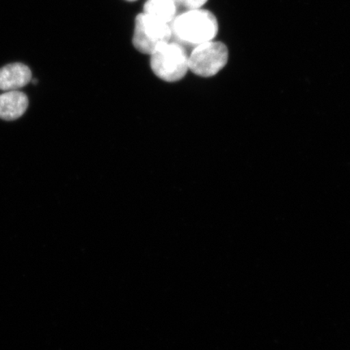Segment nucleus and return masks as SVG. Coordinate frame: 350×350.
Returning a JSON list of instances; mask_svg holds the SVG:
<instances>
[{
	"label": "nucleus",
	"instance_id": "20e7f679",
	"mask_svg": "<svg viewBox=\"0 0 350 350\" xmlns=\"http://www.w3.org/2000/svg\"><path fill=\"white\" fill-rule=\"evenodd\" d=\"M228 58L224 43L212 40L200 44L189 53V71L201 77H212L221 72Z\"/></svg>",
	"mask_w": 350,
	"mask_h": 350
},
{
	"label": "nucleus",
	"instance_id": "f03ea898",
	"mask_svg": "<svg viewBox=\"0 0 350 350\" xmlns=\"http://www.w3.org/2000/svg\"><path fill=\"white\" fill-rule=\"evenodd\" d=\"M150 66L155 75L166 82L182 80L189 71V53L187 48L170 41L150 55Z\"/></svg>",
	"mask_w": 350,
	"mask_h": 350
},
{
	"label": "nucleus",
	"instance_id": "6e6552de",
	"mask_svg": "<svg viewBox=\"0 0 350 350\" xmlns=\"http://www.w3.org/2000/svg\"><path fill=\"white\" fill-rule=\"evenodd\" d=\"M178 7H183L187 10H199L206 4L208 0H174Z\"/></svg>",
	"mask_w": 350,
	"mask_h": 350
},
{
	"label": "nucleus",
	"instance_id": "9d476101",
	"mask_svg": "<svg viewBox=\"0 0 350 350\" xmlns=\"http://www.w3.org/2000/svg\"><path fill=\"white\" fill-rule=\"evenodd\" d=\"M175 3H176V2H175Z\"/></svg>",
	"mask_w": 350,
	"mask_h": 350
},
{
	"label": "nucleus",
	"instance_id": "423d86ee",
	"mask_svg": "<svg viewBox=\"0 0 350 350\" xmlns=\"http://www.w3.org/2000/svg\"><path fill=\"white\" fill-rule=\"evenodd\" d=\"M27 96L19 90L8 91L0 94V119L13 121L19 119L27 111Z\"/></svg>",
	"mask_w": 350,
	"mask_h": 350
},
{
	"label": "nucleus",
	"instance_id": "39448f33",
	"mask_svg": "<svg viewBox=\"0 0 350 350\" xmlns=\"http://www.w3.org/2000/svg\"><path fill=\"white\" fill-rule=\"evenodd\" d=\"M32 81V72L27 65L15 63L0 68V90H19Z\"/></svg>",
	"mask_w": 350,
	"mask_h": 350
},
{
	"label": "nucleus",
	"instance_id": "1a4fd4ad",
	"mask_svg": "<svg viewBox=\"0 0 350 350\" xmlns=\"http://www.w3.org/2000/svg\"><path fill=\"white\" fill-rule=\"evenodd\" d=\"M126 1H131V2H133V1H135V0H126Z\"/></svg>",
	"mask_w": 350,
	"mask_h": 350
},
{
	"label": "nucleus",
	"instance_id": "f257e3e1",
	"mask_svg": "<svg viewBox=\"0 0 350 350\" xmlns=\"http://www.w3.org/2000/svg\"><path fill=\"white\" fill-rule=\"evenodd\" d=\"M172 40L187 48H194L204 42L214 40L218 33L216 16L208 10H187L176 16L170 23Z\"/></svg>",
	"mask_w": 350,
	"mask_h": 350
},
{
	"label": "nucleus",
	"instance_id": "0eeeda50",
	"mask_svg": "<svg viewBox=\"0 0 350 350\" xmlns=\"http://www.w3.org/2000/svg\"><path fill=\"white\" fill-rule=\"evenodd\" d=\"M178 5L174 0H147L144 13L152 18L170 24L177 16Z\"/></svg>",
	"mask_w": 350,
	"mask_h": 350
},
{
	"label": "nucleus",
	"instance_id": "7ed1b4c3",
	"mask_svg": "<svg viewBox=\"0 0 350 350\" xmlns=\"http://www.w3.org/2000/svg\"><path fill=\"white\" fill-rule=\"evenodd\" d=\"M172 40L170 24L141 13L135 21L133 46L141 53L152 55L157 48Z\"/></svg>",
	"mask_w": 350,
	"mask_h": 350
}]
</instances>
